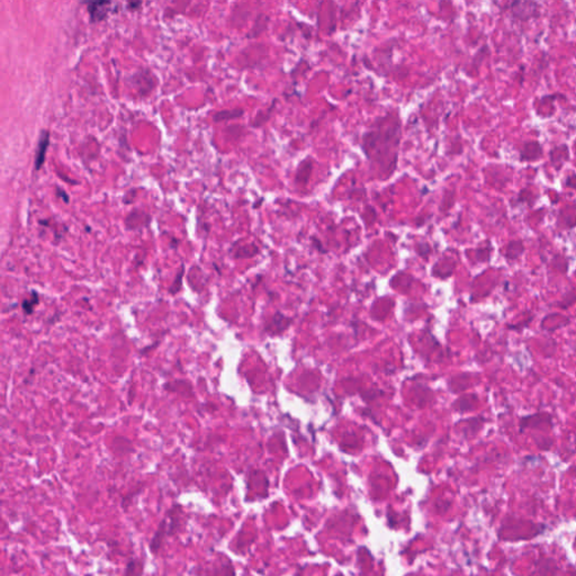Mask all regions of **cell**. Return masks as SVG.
<instances>
[{
	"label": "cell",
	"instance_id": "cell-1",
	"mask_svg": "<svg viewBox=\"0 0 576 576\" xmlns=\"http://www.w3.org/2000/svg\"><path fill=\"white\" fill-rule=\"evenodd\" d=\"M380 124L371 129L364 135V151L369 160L377 164H383L384 160L389 159L392 165L396 167L398 162L392 160V154L398 156L396 148L399 147L401 137V124L398 117L378 118Z\"/></svg>",
	"mask_w": 576,
	"mask_h": 576
},
{
	"label": "cell",
	"instance_id": "cell-2",
	"mask_svg": "<svg viewBox=\"0 0 576 576\" xmlns=\"http://www.w3.org/2000/svg\"><path fill=\"white\" fill-rule=\"evenodd\" d=\"M182 508L179 505H173L172 509L168 511V513L164 518V520L161 521L158 530L154 533V536L151 540L150 549L153 554H156L161 548L162 544H164L166 537L172 536L179 529V511Z\"/></svg>",
	"mask_w": 576,
	"mask_h": 576
},
{
	"label": "cell",
	"instance_id": "cell-3",
	"mask_svg": "<svg viewBox=\"0 0 576 576\" xmlns=\"http://www.w3.org/2000/svg\"><path fill=\"white\" fill-rule=\"evenodd\" d=\"M540 8H542V5L537 2L517 0V2H511L505 5L504 10H508L514 21L527 23L533 18H538L540 16Z\"/></svg>",
	"mask_w": 576,
	"mask_h": 576
},
{
	"label": "cell",
	"instance_id": "cell-4",
	"mask_svg": "<svg viewBox=\"0 0 576 576\" xmlns=\"http://www.w3.org/2000/svg\"><path fill=\"white\" fill-rule=\"evenodd\" d=\"M50 147V132L48 130H42L39 133L36 149H35L34 158V171H39L45 164L46 152Z\"/></svg>",
	"mask_w": 576,
	"mask_h": 576
},
{
	"label": "cell",
	"instance_id": "cell-5",
	"mask_svg": "<svg viewBox=\"0 0 576 576\" xmlns=\"http://www.w3.org/2000/svg\"><path fill=\"white\" fill-rule=\"evenodd\" d=\"M544 156V147L538 141H527L519 150L520 162H536Z\"/></svg>",
	"mask_w": 576,
	"mask_h": 576
},
{
	"label": "cell",
	"instance_id": "cell-6",
	"mask_svg": "<svg viewBox=\"0 0 576 576\" xmlns=\"http://www.w3.org/2000/svg\"><path fill=\"white\" fill-rule=\"evenodd\" d=\"M569 159H571V153H569V148L565 143L557 145V147L552 148L549 151L550 164L556 171H561L562 168L565 166L566 162L569 161Z\"/></svg>",
	"mask_w": 576,
	"mask_h": 576
},
{
	"label": "cell",
	"instance_id": "cell-7",
	"mask_svg": "<svg viewBox=\"0 0 576 576\" xmlns=\"http://www.w3.org/2000/svg\"><path fill=\"white\" fill-rule=\"evenodd\" d=\"M87 11L90 16L91 23H100L107 18L110 11V2H92L86 3Z\"/></svg>",
	"mask_w": 576,
	"mask_h": 576
},
{
	"label": "cell",
	"instance_id": "cell-8",
	"mask_svg": "<svg viewBox=\"0 0 576 576\" xmlns=\"http://www.w3.org/2000/svg\"><path fill=\"white\" fill-rule=\"evenodd\" d=\"M150 222H151V216L149 214L140 211V209H135V211H133L132 213L127 215V217L125 220V228L129 231L137 230L144 228V226H148Z\"/></svg>",
	"mask_w": 576,
	"mask_h": 576
},
{
	"label": "cell",
	"instance_id": "cell-9",
	"mask_svg": "<svg viewBox=\"0 0 576 576\" xmlns=\"http://www.w3.org/2000/svg\"><path fill=\"white\" fill-rule=\"evenodd\" d=\"M539 423L542 426L552 428V418L550 414H546V413H540V414H533L521 418L520 420V432L529 427H538Z\"/></svg>",
	"mask_w": 576,
	"mask_h": 576
},
{
	"label": "cell",
	"instance_id": "cell-10",
	"mask_svg": "<svg viewBox=\"0 0 576 576\" xmlns=\"http://www.w3.org/2000/svg\"><path fill=\"white\" fill-rule=\"evenodd\" d=\"M525 252V244L522 240H514L507 244L504 251V257L507 260H517L520 255Z\"/></svg>",
	"mask_w": 576,
	"mask_h": 576
},
{
	"label": "cell",
	"instance_id": "cell-11",
	"mask_svg": "<svg viewBox=\"0 0 576 576\" xmlns=\"http://www.w3.org/2000/svg\"><path fill=\"white\" fill-rule=\"evenodd\" d=\"M39 304V295L37 290L32 289L30 292V296L24 299L22 302V310L25 315H32L34 313L35 307Z\"/></svg>",
	"mask_w": 576,
	"mask_h": 576
},
{
	"label": "cell",
	"instance_id": "cell-12",
	"mask_svg": "<svg viewBox=\"0 0 576 576\" xmlns=\"http://www.w3.org/2000/svg\"><path fill=\"white\" fill-rule=\"evenodd\" d=\"M312 167H313L312 160L306 159L304 161H302L301 165L299 166L297 172H296L295 182L296 183H303V185H306L307 182H308V178H310Z\"/></svg>",
	"mask_w": 576,
	"mask_h": 576
},
{
	"label": "cell",
	"instance_id": "cell-13",
	"mask_svg": "<svg viewBox=\"0 0 576 576\" xmlns=\"http://www.w3.org/2000/svg\"><path fill=\"white\" fill-rule=\"evenodd\" d=\"M244 114V110L241 108H235V109H226V110H221V112H217L216 114H214L213 116V121L214 122H224V121H231V120H235V118H240L242 117Z\"/></svg>",
	"mask_w": 576,
	"mask_h": 576
},
{
	"label": "cell",
	"instance_id": "cell-14",
	"mask_svg": "<svg viewBox=\"0 0 576 576\" xmlns=\"http://www.w3.org/2000/svg\"><path fill=\"white\" fill-rule=\"evenodd\" d=\"M184 275H185V265L182 264V267H180L179 271L177 272L176 277H174L173 282L171 284V287L169 288V292L170 295H176L180 292V289L183 287V279H184Z\"/></svg>",
	"mask_w": 576,
	"mask_h": 576
},
{
	"label": "cell",
	"instance_id": "cell-15",
	"mask_svg": "<svg viewBox=\"0 0 576 576\" xmlns=\"http://www.w3.org/2000/svg\"><path fill=\"white\" fill-rule=\"evenodd\" d=\"M137 569H143L142 562L131 561L126 566L125 576H141L142 572H137Z\"/></svg>",
	"mask_w": 576,
	"mask_h": 576
},
{
	"label": "cell",
	"instance_id": "cell-16",
	"mask_svg": "<svg viewBox=\"0 0 576 576\" xmlns=\"http://www.w3.org/2000/svg\"><path fill=\"white\" fill-rule=\"evenodd\" d=\"M565 186L568 188L576 190V173H572L566 177L565 179Z\"/></svg>",
	"mask_w": 576,
	"mask_h": 576
},
{
	"label": "cell",
	"instance_id": "cell-17",
	"mask_svg": "<svg viewBox=\"0 0 576 576\" xmlns=\"http://www.w3.org/2000/svg\"><path fill=\"white\" fill-rule=\"evenodd\" d=\"M159 345H160V341H156L155 343H153V345H150V346H148V347H145L144 349H142V350L140 351V353H141V356H145V354H149L151 351L153 350V349H155Z\"/></svg>",
	"mask_w": 576,
	"mask_h": 576
},
{
	"label": "cell",
	"instance_id": "cell-18",
	"mask_svg": "<svg viewBox=\"0 0 576 576\" xmlns=\"http://www.w3.org/2000/svg\"><path fill=\"white\" fill-rule=\"evenodd\" d=\"M55 195H56L57 197H60V198L65 201L66 203H69V196H68V194L66 193V191H63L62 189H60L59 187H56V189H55Z\"/></svg>",
	"mask_w": 576,
	"mask_h": 576
},
{
	"label": "cell",
	"instance_id": "cell-19",
	"mask_svg": "<svg viewBox=\"0 0 576 576\" xmlns=\"http://www.w3.org/2000/svg\"><path fill=\"white\" fill-rule=\"evenodd\" d=\"M141 5H142V3H136V4H135V3H131V4H129L130 7H133V8H137L138 6H141Z\"/></svg>",
	"mask_w": 576,
	"mask_h": 576
}]
</instances>
